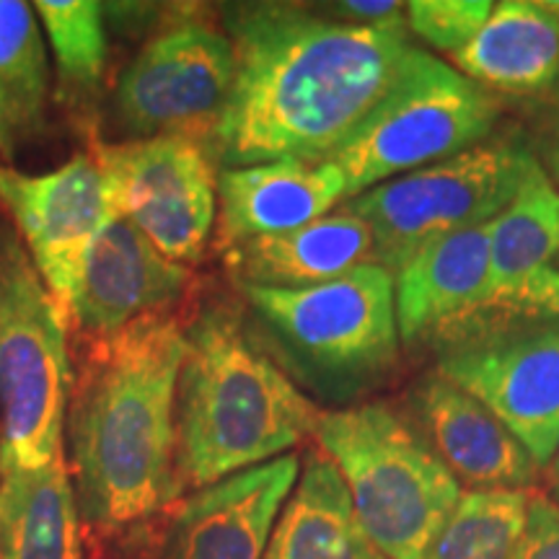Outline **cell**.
<instances>
[{"instance_id": "cell-15", "label": "cell", "mask_w": 559, "mask_h": 559, "mask_svg": "<svg viewBox=\"0 0 559 559\" xmlns=\"http://www.w3.org/2000/svg\"><path fill=\"white\" fill-rule=\"evenodd\" d=\"M557 257L559 192L539 169L492 221L487 298L474 321L559 319Z\"/></svg>"}, {"instance_id": "cell-28", "label": "cell", "mask_w": 559, "mask_h": 559, "mask_svg": "<svg viewBox=\"0 0 559 559\" xmlns=\"http://www.w3.org/2000/svg\"><path fill=\"white\" fill-rule=\"evenodd\" d=\"M404 5L394 0H345V3L330 5L326 16L334 21H345V24L360 26H394L407 24L404 19Z\"/></svg>"}, {"instance_id": "cell-7", "label": "cell", "mask_w": 559, "mask_h": 559, "mask_svg": "<svg viewBox=\"0 0 559 559\" xmlns=\"http://www.w3.org/2000/svg\"><path fill=\"white\" fill-rule=\"evenodd\" d=\"M539 169L521 138L485 140L370 187L342 202L340 210L366 223L376 241V264L394 275L425 243L492 223Z\"/></svg>"}, {"instance_id": "cell-30", "label": "cell", "mask_w": 559, "mask_h": 559, "mask_svg": "<svg viewBox=\"0 0 559 559\" xmlns=\"http://www.w3.org/2000/svg\"><path fill=\"white\" fill-rule=\"evenodd\" d=\"M549 166H551V174H555V179L559 181V148L551 151L549 156Z\"/></svg>"}, {"instance_id": "cell-14", "label": "cell", "mask_w": 559, "mask_h": 559, "mask_svg": "<svg viewBox=\"0 0 559 559\" xmlns=\"http://www.w3.org/2000/svg\"><path fill=\"white\" fill-rule=\"evenodd\" d=\"M300 474L285 453L202 487L181 502L169 528V559H264L272 531Z\"/></svg>"}, {"instance_id": "cell-20", "label": "cell", "mask_w": 559, "mask_h": 559, "mask_svg": "<svg viewBox=\"0 0 559 559\" xmlns=\"http://www.w3.org/2000/svg\"><path fill=\"white\" fill-rule=\"evenodd\" d=\"M459 73L479 86L539 91L559 79V0H502L464 50Z\"/></svg>"}, {"instance_id": "cell-32", "label": "cell", "mask_w": 559, "mask_h": 559, "mask_svg": "<svg viewBox=\"0 0 559 559\" xmlns=\"http://www.w3.org/2000/svg\"><path fill=\"white\" fill-rule=\"evenodd\" d=\"M0 135H3V132H0Z\"/></svg>"}, {"instance_id": "cell-9", "label": "cell", "mask_w": 559, "mask_h": 559, "mask_svg": "<svg viewBox=\"0 0 559 559\" xmlns=\"http://www.w3.org/2000/svg\"><path fill=\"white\" fill-rule=\"evenodd\" d=\"M436 347V373L485 404L544 469L559 445V319H479Z\"/></svg>"}, {"instance_id": "cell-23", "label": "cell", "mask_w": 559, "mask_h": 559, "mask_svg": "<svg viewBox=\"0 0 559 559\" xmlns=\"http://www.w3.org/2000/svg\"><path fill=\"white\" fill-rule=\"evenodd\" d=\"M47 52L29 3L0 0V132L34 130L45 115Z\"/></svg>"}, {"instance_id": "cell-19", "label": "cell", "mask_w": 559, "mask_h": 559, "mask_svg": "<svg viewBox=\"0 0 559 559\" xmlns=\"http://www.w3.org/2000/svg\"><path fill=\"white\" fill-rule=\"evenodd\" d=\"M226 262L241 285L298 290L376 264V241L366 223L337 207L309 226L230 243Z\"/></svg>"}, {"instance_id": "cell-27", "label": "cell", "mask_w": 559, "mask_h": 559, "mask_svg": "<svg viewBox=\"0 0 559 559\" xmlns=\"http://www.w3.org/2000/svg\"><path fill=\"white\" fill-rule=\"evenodd\" d=\"M519 559H559V506L544 495L528 498Z\"/></svg>"}, {"instance_id": "cell-25", "label": "cell", "mask_w": 559, "mask_h": 559, "mask_svg": "<svg viewBox=\"0 0 559 559\" xmlns=\"http://www.w3.org/2000/svg\"><path fill=\"white\" fill-rule=\"evenodd\" d=\"M45 24L58 62L62 88L73 96L91 94L104 79L107 32L96 0H39L34 5Z\"/></svg>"}, {"instance_id": "cell-8", "label": "cell", "mask_w": 559, "mask_h": 559, "mask_svg": "<svg viewBox=\"0 0 559 559\" xmlns=\"http://www.w3.org/2000/svg\"><path fill=\"white\" fill-rule=\"evenodd\" d=\"M498 115L485 86L419 50L400 86L330 158L345 177V200L485 143Z\"/></svg>"}, {"instance_id": "cell-22", "label": "cell", "mask_w": 559, "mask_h": 559, "mask_svg": "<svg viewBox=\"0 0 559 559\" xmlns=\"http://www.w3.org/2000/svg\"><path fill=\"white\" fill-rule=\"evenodd\" d=\"M0 559H83L81 510L66 461L0 477Z\"/></svg>"}, {"instance_id": "cell-6", "label": "cell", "mask_w": 559, "mask_h": 559, "mask_svg": "<svg viewBox=\"0 0 559 559\" xmlns=\"http://www.w3.org/2000/svg\"><path fill=\"white\" fill-rule=\"evenodd\" d=\"M70 394L66 319L29 251L0 228V477L62 456Z\"/></svg>"}, {"instance_id": "cell-16", "label": "cell", "mask_w": 559, "mask_h": 559, "mask_svg": "<svg viewBox=\"0 0 559 559\" xmlns=\"http://www.w3.org/2000/svg\"><path fill=\"white\" fill-rule=\"evenodd\" d=\"M492 223L445 234L417 249L394 272L400 340L438 345L481 313L489 277Z\"/></svg>"}, {"instance_id": "cell-21", "label": "cell", "mask_w": 559, "mask_h": 559, "mask_svg": "<svg viewBox=\"0 0 559 559\" xmlns=\"http://www.w3.org/2000/svg\"><path fill=\"white\" fill-rule=\"evenodd\" d=\"M264 559H389L366 534L330 456L313 445Z\"/></svg>"}, {"instance_id": "cell-11", "label": "cell", "mask_w": 559, "mask_h": 559, "mask_svg": "<svg viewBox=\"0 0 559 559\" xmlns=\"http://www.w3.org/2000/svg\"><path fill=\"white\" fill-rule=\"evenodd\" d=\"M234 75L228 34L198 21L171 26L122 70L115 94L117 117L138 138L210 135L226 107Z\"/></svg>"}, {"instance_id": "cell-24", "label": "cell", "mask_w": 559, "mask_h": 559, "mask_svg": "<svg viewBox=\"0 0 559 559\" xmlns=\"http://www.w3.org/2000/svg\"><path fill=\"white\" fill-rule=\"evenodd\" d=\"M531 492H464L423 559H519Z\"/></svg>"}, {"instance_id": "cell-12", "label": "cell", "mask_w": 559, "mask_h": 559, "mask_svg": "<svg viewBox=\"0 0 559 559\" xmlns=\"http://www.w3.org/2000/svg\"><path fill=\"white\" fill-rule=\"evenodd\" d=\"M0 202L16 221L45 285L68 309L83 260L109 215L96 158L79 153L45 174L0 166Z\"/></svg>"}, {"instance_id": "cell-29", "label": "cell", "mask_w": 559, "mask_h": 559, "mask_svg": "<svg viewBox=\"0 0 559 559\" xmlns=\"http://www.w3.org/2000/svg\"><path fill=\"white\" fill-rule=\"evenodd\" d=\"M544 469H547V485H549V495H551L549 500H555L559 506V445H557L555 456L549 459V464L544 466Z\"/></svg>"}, {"instance_id": "cell-26", "label": "cell", "mask_w": 559, "mask_h": 559, "mask_svg": "<svg viewBox=\"0 0 559 559\" xmlns=\"http://www.w3.org/2000/svg\"><path fill=\"white\" fill-rule=\"evenodd\" d=\"M492 0H412L404 5L407 29L436 50H464L492 13Z\"/></svg>"}, {"instance_id": "cell-13", "label": "cell", "mask_w": 559, "mask_h": 559, "mask_svg": "<svg viewBox=\"0 0 559 559\" xmlns=\"http://www.w3.org/2000/svg\"><path fill=\"white\" fill-rule=\"evenodd\" d=\"M190 283V270L160 254L140 230L111 213L91 243L68 313L83 330L115 337L132 321L160 313Z\"/></svg>"}, {"instance_id": "cell-18", "label": "cell", "mask_w": 559, "mask_h": 559, "mask_svg": "<svg viewBox=\"0 0 559 559\" xmlns=\"http://www.w3.org/2000/svg\"><path fill=\"white\" fill-rule=\"evenodd\" d=\"M345 177L332 160H272L221 169V243L285 234L330 215L345 202Z\"/></svg>"}, {"instance_id": "cell-4", "label": "cell", "mask_w": 559, "mask_h": 559, "mask_svg": "<svg viewBox=\"0 0 559 559\" xmlns=\"http://www.w3.org/2000/svg\"><path fill=\"white\" fill-rule=\"evenodd\" d=\"M313 440L376 547L389 559H423L464 495L428 440L379 402L321 412Z\"/></svg>"}, {"instance_id": "cell-31", "label": "cell", "mask_w": 559, "mask_h": 559, "mask_svg": "<svg viewBox=\"0 0 559 559\" xmlns=\"http://www.w3.org/2000/svg\"><path fill=\"white\" fill-rule=\"evenodd\" d=\"M557 264H559V257H557Z\"/></svg>"}, {"instance_id": "cell-17", "label": "cell", "mask_w": 559, "mask_h": 559, "mask_svg": "<svg viewBox=\"0 0 559 559\" xmlns=\"http://www.w3.org/2000/svg\"><path fill=\"white\" fill-rule=\"evenodd\" d=\"M415 409L425 440L459 485L472 492H528L536 461L485 404L432 373L419 381Z\"/></svg>"}, {"instance_id": "cell-5", "label": "cell", "mask_w": 559, "mask_h": 559, "mask_svg": "<svg viewBox=\"0 0 559 559\" xmlns=\"http://www.w3.org/2000/svg\"><path fill=\"white\" fill-rule=\"evenodd\" d=\"M241 290L285 358L326 396L347 400L394 370L402 342L394 275L381 264L313 288Z\"/></svg>"}, {"instance_id": "cell-1", "label": "cell", "mask_w": 559, "mask_h": 559, "mask_svg": "<svg viewBox=\"0 0 559 559\" xmlns=\"http://www.w3.org/2000/svg\"><path fill=\"white\" fill-rule=\"evenodd\" d=\"M223 21L236 75L207 135L223 169L330 160L419 55L407 24H345L290 3H236Z\"/></svg>"}, {"instance_id": "cell-2", "label": "cell", "mask_w": 559, "mask_h": 559, "mask_svg": "<svg viewBox=\"0 0 559 559\" xmlns=\"http://www.w3.org/2000/svg\"><path fill=\"white\" fill-rule=\"evenodd\" d=\"M187 337L151 313L102 342L70 404L75 500L94 526L120 528L158 513L181 492L177 389Z\"/></svg>"}, {"instance_id": "cell-3", "label": "cell", "mask_w": 559, "mask_h": 559, "mask_svg": "<svg viewBox=\"0 0 559 559\" xmlns=\"http://www.w3.org/2000/svg\"><path fill=\"white\" fill-rule=\"evenodd\" d=\"M177 389L181 489H202L285 456L321 409L251 337L239 313L210 306L185 332Z\"/></svg>"}, {"instance_id": "cell-10", "label": "cell", "mask_w": 559, "mask_h": 559, "mask_svg": "<svg viewBox=\"0 0 559 559\" xmlns=\"http://www.w3.org/2000/svg\"><path fill=\"white\" fill-rule=\"evenodd\" d=\"M111 213L177 264L202 257L218 213V177L194 138H135L96 148Z\"/></svg>"}]
</instances>
